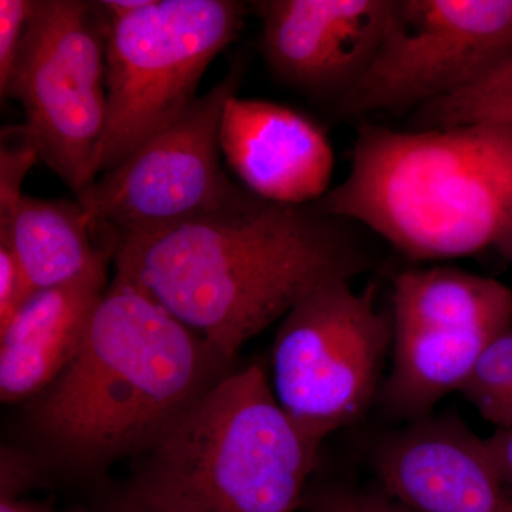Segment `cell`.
<instances>
[{"mask_svg":"<svg viewBox=\"0 0 512 512\" xmlns=\"http://www.w3.org/2000/svg\"><path fill=\"white\" fill-rule=\"evenodd\" d=\"M352 225L315 204H274L244 188L197 220L120 238L114 276L234 362L313 289L366 268Z\"/></svg>","mask_w":512,"mask_h":512,"instance_id":"obj_1","label":"cell"},{"mask_svg":"<svg viewBox=\"0 0 512 512\" xmlns=\"http://www.w3.org/2000/svg\"><path fill=\"white\" fill-rule=\"evenodd\" d=\"M231 370L232 360L114 276L82 349L29 402V429L70 470L97 471L143 456Z\"/></svg>","mask_w":512,"mask_h":512,"instance_id":"obj_2","label":"cell"},{"mask_svg":"<svg viewBox=\"0 0 512 512\" xmlns=\"http://www.w3.org/2000/svg\"><path fill=\"white\" fill-rule=\"evenodd\" d=\"M315 205L417 262L495 247L512 225V126L365 124L348 174Z\"/></svg>","mask_w":512,"mask_h":512,"instance_id":"obj_3","label":"cell"},{"mask_svg":"<svg viewBox=\"0 0 512 512\" xmlns=\"http://www.w3.org/2000/svg\"><path fill=\"white\" fill-rule=\"evenodd\" d=\"M319 446L252 363L201 394L143 454L124 491L163 512H298Z\"/></svg>","mask_w":512,"mask_h":512,"instance_id":"obj_4","label":"cell"},{"mask_svg":"<svg viewBox=\"0 0 512 512\" xmlns=\"http://www.w3.org/2000/svg\"><path fill=\"white\" fill-rule=\"evenodd\" d=\"M244 16V3L234 0H148L110 18L99 175L190 109L202 76L237 39Z\"/></svg>","mask_w":512,"mask_h":512,"instance_id":"obj_5","label":"cell"},{"mask_svg":"<svg viewBox=\"0 0 512 512\" xmlns=\"http://www.w3.org/2000/svg\"><path fill=\"white\" fill-rule=\"evenodd\" d=\"M109 29L101 2L36 0L5 96L22 104L39 157L76 197L99 177Z\"/></svg>","mask_w":512,"mask_h":512,"instance_id":"obj_6","label":"cell"},{"mask_svg":"<svg viewBox=\"0 0 512 512\" xmlns=\"http://www.w3.org/2000/svg\"><path fill=\"white\" fill-rule=\"evenodd\" d=\"M352 279L319 285L282 319L272 346V389L299 429L318 444L365 414L379 386L392 316Z\"/></svg>","mask_w":512,"mask_h":512,"instance_id":"obj_7","label":"cell"},{"mask_svg":"<svg viewBox=\"0 0 512 512\" xmlns=\"http://www.w3.org/2000/svg\"><path fill=\"white\" fill-rule=\"evenodd\" d=\"M242 76L244 62H235L183 116L77 195L111 252L120 238L197 220L244 190L222 168L220 143L222 113L227 101L238 94Z\"/></svg>","mask_w":512,"mask_h":512,"instance_id":"obj_8","label":"cell"},{"mask_svg":"<svg viewBox=\"0 0 512 512\" xmlns=\"http://www.w3.org/2000/svg\"><path fill=\"white\" fill-rule=\"evenodd\" d=\"M511 60L512 0H392L375 60L338 110H419Z\"/></svg>","mask_w":512,"mask_h":512,"instance_id":"obj_9","label":"cell"},{"mask_svg":"<svg viewBox=\"0 0 512 512\" xmlns=\"http://www.w3.org/2000/svg\"><path fill=\"white\" fill-rule=\"evenodd\" d=\"M392 0H262L266 64L289 87L340 107L369 72Z\"/></svg>","mask_w":512,"mask_h":512,"instance_id":"obj_10","label":"cell"},{"mask_svg":"<svg viewBox=\"0 0 512 512\" xmlns=\"http://www.w3.org/2000/svg\"><path fill=\"white\" fill-rule=\"evenodd\" d=\"M375 470L410 512H512V494L485 440L453 416L424 417L384 437Z\"/></svg>","mask_w":512,"mask_h":512,"instance_id":"obj_11","label":"cell"},{"mask_svg":"<svg viewBox=\"0 0 512 512\" xmlns=\"http://www.w3.org/2000/svg\"><path fill=\"white\" fill-rule=\"evenodd\" d=\"M220 143L242 187L262 200L305 207L330 191L335 153L328 134L292 107L235 94L222 113Z\"/></svg>","mask_w":512,"mask_h":512,"instance_id":"obj_12","label":"cell"},{"mask_svg":"<svg viewBox=\"0 0 512 512\" xmlns=\"http://www.w3.org/2000/svg\"><path fill=\"white\" fill-rule=\"evenodd\" d=\"M107 266L77 281L39 289L0 329V400L32 402L82 349L106 293Z\"/></svg>","mask_w":512,"mask_h":512,"instance_id":"obj_13","label":"cell"},{"mask_svg":"<svg viewBox=\"0 0 512 512\" xmlns=\"http://www.w3.org/2000/svg\"><path fill=\"white\" fill-rule=\"evenodd\" d=\"M8 245L33 291L83 278L111 258L79 200H46L25 195L5 227Z\"/></svg>","mask_w":512,"mask_h":512,"instance_id":"obj_14","label":"cell"},{"mask_svg":"<svg viewBox=\"0 0 512 512\" xmlns=\"http://www.w3.org/2000/svg\"><path fill=\"white\" fill-rule=\"evenodd\" d=\"M392 322L501 333L512 326V292L493 278L453 266L409 269L394 279Z\"/></svg>","mask_w":512,"mask_h":512,"instance_id":"obj_15","label":"cell"},{"mask_svg":"<svg viewBox=\"0 0 512 512\" xmlns=\"http://www.w3.org/2000/svg\"><path fill=\"white\" fill-rule=\"evenodd\" d=\"M474 123L512 126V60L463 92L433 101L417 110L419 128Z\"/></svg>","mask_w":512,"mask_h":512,"instance_id":"obj_16","label":"cell"},{"mask_svg":"<svg viewBox=\"0 0 512 512\" xmlns=\"http://www.w3.org/2000/svg\"><path fill=\"white\" fill-rule=\"evenodd\" d=\"M484 420L505 427L512 410V326L488 343L460 390Z\"/></svg>","mask_w":512,"mask_h":512,"instance_id":"obj_17","label":"cell"},{"mask_svg":"<svg viewBox=\"0 0 512 512\" xmlns=\"http://www.w3.org/2000/svg\"><path fill=\"white\" fill-rule=\"evenodd\" d=\"M39 151L25 124L3 128L0 136V227H5L25 197L23 181L39 160Z\"/></svg>","mask_w":512,"mask_h":512,"instance_id":"obj_18","label":"cell"},{"mask_svg":"<svg viewBox=\"0 0 512 512\" xmlns=\"http://www.w3.org/2000/svg\"><path fill=\"white\" fill-rule=\"evenodd\" d=\"M302 508L306 512H410L389 495L346 485L309 488Z\"/></svg>","mask_w":512,"mask_h":512,"instance_id":"obj_19","label":"cell"},{"mask_svg":"<svg viewBox=\"0 0 512 512\" xmlns=\"http://www.w3.org/2000/svg\"><path fill=\"white\" fill-rule=\"evenodd\" d=\"M36 0H0V94L8 93L10 80Z\"/></svg>","mask_w":512,"mask_h":512,"instance_id":"obj_20","label":"cell"},{"mask_svg":"<svg viewBox=\"0 0 512 512\" xmlns=\"http://www.w3.org/2000/svg\"><path fill=\"white\" fill-rule=\"evenodd\" d=\"M43 470L39 461L20 448L3 446L0 451V500L22 498L40 487Z\"/></svg>","mask_w":512,"mask_h":512,"instance_id":"obj_21","label":"cell"},{"mask_svg":"<svg viewBox=\"0 0 512 512\" xmlns=\"http://www.w3.org/2000/svg\"><path fill=\"white\" fill-rule=\"evenodd\" d=\"M33 292L12 249L0 244V329L8 325Z\"/></svg>","mask_w":512,"mask_h":512,"instance_id":"obj_22","label":"cell"},{"mask_svg":"<svg viewBox=\"0 0 512 512\" xmlns=\"http://www.w3.org/2000/svg\"><path fill=\"white\" fill-rule=\"evenodd\" d=\"M484 440L498 474L512 494V426L498 427Z\"/></svg>","mask_w":512,"mask_h":512,"instance_id":"obj_23","label":"cell"},{"mask_svg":"<svg viewBox=\"0 0 512 512\" xmlns=\"http://www.w3.org/2000/svg\"><path fill=\"white\" fill-rule=\"evenodd\" d=\"M92 512H163L156 510V508L148 507V505L140 503V501L134 500L123 491L116 497H111L109 500L104 501L99 508Z\"/></svg>","mask_w":512,"mask_h":512,"instance_id":"obj_24","label":"cell"},{"mask_svg":"<svg viewBox=\"0 0 512 512\" xmlns=\"http://www.w3.org/2000/svg\"><path fill=\"white\" fill-rule=\"evenodd\" d=\"M0 512H63L56 510L52 504L37 503V501L25 500V498H8L0 500ZM64 512H92L84 508Z\"/></svg>","mask_w":512,"mask_h":512,"instance_id":"obj_25","label":"cell"},{"mask_svg":"<svg viewBox=\"0 0 512 512\" xmlns=\"http://www.w3.org/2000/svg\"><path fill=\"white\" fill-rule=\"evenodd\" d=\"M494 248L497 249L505 261L512 266V225L508 228V231L505 232L503 237L500 238V241L495 244Z\"/></svg>","mask_w":512,"mask_h":512,"instance_id":"obj_26","label":"cell"},{"mask_svg":"<svg viewBox=\"0 0 512 512\" xmlns=\"http://www.w3.org/2000/svg\"><path fill=\"white\" fill-rule=\"evenodd\" d=\"M510 426H512V410H511L510 417H508V423H507V426H505V427H510Z\"/></svg>","mask_w":512,"mask_h":512,"instance_id":"obj_27","label":"cell"}]
</instances>
